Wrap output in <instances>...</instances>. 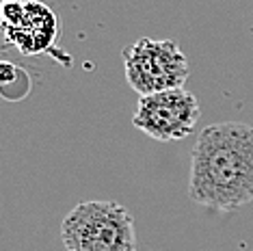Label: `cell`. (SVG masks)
Returning a JSON list of instances; mask_svg holds the SVG:
<instances>
[{"mask_svg": "<svg viewBox=\"0 0 253 251\" xmlns=\"http://www.w3.org/2000/svg\"><path fill=\"white\" fill-rule=\"evenodd\" d=\"M4 42L22 54L39 56L52 50L59 35L54 11L39 0H4L2 4Z\"/></svg>", "mask_w": 253, "mask_h": 251, "instance_id": "5", "label": "cell"}, {"mask_svg": "<svg viewBox=\"0 0 253 251\" xmlns=\"http://www.w3.org/2000/svg\"><path fill=\"white\" fill-rule=\"evenodd\" d=\"M199 115V102L191 91L184 87L167 89L139 98L132 126L160 143H171L191 136Z\"/></svg>", "mask_w": 253, "mask_h": 251, "instance_id": "4", "label": "cell"}, {"mask_svg": "<svg viewBox=\"0 0 253 251\" xmlns=\"http://www.w3.org/2000/svg\"><path fill=\"white\" fill-rule=\"evenodd\" d=\"M61 241L67 251H136L134 219L117 202H83L65 214Z\"/></svg>", "mask_w": 253, "mask_h": 251, "instance_id": "2", "label": "cell"}, {"mask_svg": "<svg viewBox=\"0 0 253 251\" xmlns=\"http://www.w3.org/2000/svg\"><path fill=\"white\" fill-rule=\"evenodd\" d=\"M124 72L128 84L143 98L184 87L191 65L173 39L139 37L124 50Z\"/></svg>", "mask_w": 253, "mask_h": 251, "instance_id": "3", "label": "cell"}, {"mask_svg": "<svg viewBox=\"0 0 253 251\" xmlns=\"http://www.w3.org/2000/svg\"><path fill=\"white\" fill-rule=\"evenodd\" d=\"M188 197L218 212L253 202V126L218 122L201 130L191 152Z\"/></svg>", "mask_w": 253, "mask_h": 251, "instance_id": "1", "label": "cell"}]
</instances>
